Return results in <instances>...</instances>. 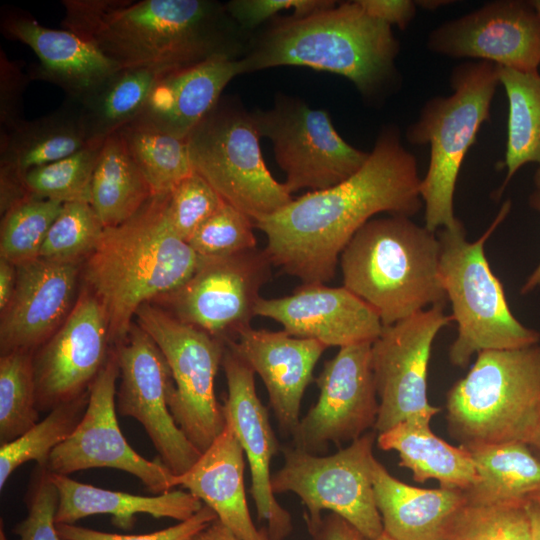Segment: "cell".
Listing matches in <instances>:
<instances>
[{
  "label": "cell",
  "mask_w": 540,
  "mask_h": 540,
  "mask_svg": "<svg viewBox=\"0 0 540 540\" xmlns=\"http://www.w3.org/2000/svg\"><path fill=\"white\" fill-rule=\"evenodd\" d=\"M477 479L464 490L467 503L526 502L540 492V459L525 442L510 441L467 448Z\"/></svg>",
  "instance_id": "31"
},
{
  "label": "cell",
  "mask_w": 540,
  "mask_h": 540,
  "mask_svg": "<svg viewBox=\"0 0 540 540\" xmlns=\"http://www.w3.org/2000/svg\"><path fill=\"white\" fill-rule=\"evenodd\" d=\"M254 221L224 202L190 238L188 244L202 259L222 258L256 248Z\"/></svg>",
  "instance_id": "42"
},
{
  "label": "cell",
  "mask_w": 540,
  "mask_h": 540,
  "mask_svg": "<svg viewBox=\"0 0 540 540\" xmlns=\"http://www.w3.org/2000/svg\"><path fill=\"white\" fill-rule=\"evenodd\" d=\"M372 343L342 347L316 380L320 394L291 434L294 447L323 452L329 443L352 442L374 430L379 400L371 358Z\"/></svg>",
  "instance_id": "17"
},
{
  "label": "cell",
  "mask_w": 540,
  "mask_h": 540,
  "mask_svg": "<svg viewBox=\"0 0 540 540\" xmlns=\"http://www.w3.org/2000/svg\"><path fill=\"white\" fill-rule=\"evenodd\" d=\"M399 49L391 26L367 14L355 0L304 17L274 18L249 37L239 61L242 74L279 66L335 73L374 100L384 97L398 78Z\"/></svg>",
  "instance_id": "3"
},
{
  "label": "cell",
  "mask_w": 540,
  "mask_h": 540,
  "mask_svg": "<svg viewBox=\"0 0 540 540\" xmlns=\"http://www.w3.org/2000/svg\"><path fill=\"white\" fill-rule=\"evenodd\" d=\"M34 351L15 350L0 357V443H9L39 422Z\"/></svg>",
  "instance_id": "37"
},
{
  "label": "cell",
  "mask_w": 540,
  "mask_h": 540,
  "mask_svg": "<svg viewBox=\"0 0 540 540\" xmlns=\"http://www.w3.org/2000/svg\"><path fill=\"white\" fill-rule=\"evenodd\" d=\"M439 259L437 232L409 217L390 215L363 225L339 261L343 286L387 327L430 307L445 306Z\"/></svg>",
  "instance_id": "5"
},
{
  "label": "cell",
  "mask_w": 540,
  "mask_h": 540,
  "mask_svg": "<svg viewBox=\"0 0 540 540\" xmlns=\"http://www.w3.org/2000/svg\"><path fill=\"white\" fill-rule=\"evenodd\" d=\"M62 27L121 68L160 75L216 57L240 59L248 39L213 0H62Z\"/></svg>",
  "instance_id": "2"
},
{
  "label": "cell",
  "mask_w": 540,
  "mask_h": 540,
  "mask_svg": "<svg viewBox=\"0 0 540 540\" xmlns=\"http://www.w3.org/2000/svg\"><path fill=\"white\" fill-rule=\"evenodd\" d=\"M241 74L239 59L216 57L162 76L137 118L186 140L217 105L228 83Z\"/></svg>",
  "instance_id": "26"
},
{
  "label": "cell",
  "mask_w": 540,
  "mask_h": 540,
  "mask_svg": "<svg viewBox=\"0 0 540 540\" xmlns=\"http://www.w3.org/2000/svg\"><path fill=\"white\" fill-rule=\"evenodd\" d=\"M135 320L169 365L173 385L167 401L176 424L203 453L226 424L214 388L226 343L151 303L139 308Z\"/></svg>",
  "instance_id": "11"
},
{
  "label": "cell",
  "mask_w": 540,
  "mask_h": 540,
  "mask_svg": "<svg viewBox=\"0 0 540 540\" xmlns=\"http://www.w3.org/2000/svg\"><path fill=\"white\" fill-rule=\"evenodd\" d=\"M16 265L0 258V310L9 303L16 284Z\"/></svg>",
  "instance_id": "50"
},
{
  "label": "cell",
  "mask_w": 540,
  "mask_h": 540,
  "mask_svg": "<svg viewBox=\"0 0 540 540\" xmlns=\"http://www.w3.org/2000/svg\"><path fill=\"white\" fill-rule=\"evenodd\" d=\"M172 485L198 497L239 540H272L251 518L244 486V451L228 419L195 464L173 476Z\"/></svg>",
  "instance_id": "25"
},
{
  "label": "cell",
  "mask_w": 540,
  "mask_h": 540,
  "mask_svg": "<svg viewBox=\"0 0 540 540\" xmlns=\"http://www.w3.org/2000/svg\"><path fill=\"white\" fill-rule=\"evenodd\" d=\"M511 206L510 200L505 201L476 241H467L461 221L437 231L439 277L457 324V337L448 352L455 367H466L471 357L482 351L523 348L540 341V332L523 325L511 312L484 251L485 242L505 220Z\"/></svg>",
  "instance_id": "7"
},
{
  "label": "cell",
  "mask_w": 540,
  "mask_h": 540,
  "mask_svg": "<svg viewBox=\"0 0 540 540\" xmlns=\"http://www.w3.org/2000/svg\"><path fill=\"white\" fill-rule=\"evenodd\" d=\"M531 449L536 450L538 453H540V426L534 433L533 437L531 438L530 442L528 443Z\"/></svg>",
  "instance_id": "55"
},
{
  "label": "cell",
  "mask_w": 540,
  "mask_h": 540,
  "mask_svg": "<svg viewBox=\"0 0 540 540\" xmlns=\"http://www.w3.org/2000/svg\"><path fill=\"white\" fill-rule=\"evenodd\" d=\"M193 540H239L218 519L198 533Z\"/></svg>",
  "instance_id": "52"
},
{
  "label": "cell",
  "mask_w": 540,
  "mask_h": 540,
  "mask_svg": "<svg viewBox=\"0 0 540 540\" xmlns=\"http://www.w3.org/2000/svg\"><path fill=\"white\" fill-rule=\"evenodd\" d=\"M525 508L530 521L532 540H540V502L528 499Z\"/></svg>",
  "instance_id": "53"
},
{
  "label": "cell",
  "mask_w": 540,
  "mask_h": 540,
  "mask_svg": "<svg viewBox=\"0 0 540 540\" xmlns=\"http://www.w3.org/2000/svg\"><path fill=\"white\" fill-rule=\"evenodd\" d=\"M0 30L10 40L29 46L39 59L28 69L31 80L60 87L67 100L79 102L95 91L121 66L93 44L65 30L42 26L28 12L5 9Z\"/></svg>",
  "instance_id": "23"
},
{
  "label": "cell",
  "mask_w": 540,
  "mask_h": 540,
  "mask_svg": "<svg viewBox=\"0 0 540 540\" xmlns=\"http://www.w3.org/2000/svg\"><path fill=\"white\" fill-rule=\"evenodd\" d=\"M533 181H534V185L536 187L535 190L540 191V163L538 164V167H537V169L535 171Z\"/></svg>",
  "instance_id": "56"
},
{
  "label": "cell",
  "mask_w": 540,
  "mask_h": 540,
  "mask_svg": "<svg viewBox=\"0 0 540 540\" xmlns=\"http://www.w3.org/2000/svg\"><path fill=\"white\" fill-rule=\"evenodd\" d=\"M531 3L540 15V0H532Z\"/></svg>",
  "instance_id": "58"
},
{
  "label": "cell",
  "mask_w": 540,
  "mask_h": 540,
  "mask_svg": "<svg viewBox=\"0 0 540 540\" xmlns=\"http://www.w3.org/2000/svg\"><path fill=\"white\" fill-rule=\"evenodd\" d=\"M370 16L392 26L405 29L416 14V1L411 0H357Z\"/></svg>",
  "instance_id": "48"
},
{
  "label": "cell",
  "mask_w": 540,
  "mask_h": 540,
  "mask_svg": "<svg viewBox=\"0 0 540 540\" xmlns=\"http://www.w3.org/2000/svg\"><path fill=\"white\" fill-rule=\"evenodd\" d=\"M377 445L396 451L401 467L412 472L416 482L436 480L440 487L466 490L477 479L469 450L453 446L436 436L430 424L404 421L377 435Z\"/></svg>",
  "instance_id": "30"
},
{
  "label": "cell",
  "mask_w": 540,
  "mask_h": 540,
  "mask_svg": "<svg viewBox=\"0 0 540 540\" xmlns=\"http://www.w3.org/2000/svg\"><path fill=\"white\" fill-rule=\"evenodd\" d=\"M223 203L213 187L193 172L171 190L167 217L174 231L188 242Z\"/></svg>",
  "instance_id": "43"
},
{
  "label": "cell",
  "mask_w": 540,
  "mask_h": 540,
  "mask_svg": "<svg viewBox=\"0 0 540 540\" xmlns=\"http://www.w3.org/2000/svg\"><path fill=\"white\" fill-rule=\"evenodd\" d=\"M314 538L316 540H366L357 529L334 513L325 517Z\"/></svg>",
  "instance_id": "49"
},
{
  "label": "cell",
  "mask_w": 540,
  "mask_h": 540,
  "mask_svg": "<svg viewBox=\"0 0 540 540\" xmlns=\"http://www.w3.org/2000/svg\"><path fill=\"white\" fill-rule=\"evenodd\" d=\"M23 62L11 60L0 49V136L25 121L22 117L24 91L31 80L23 71Z\"/></svg>",
  "instance_id": "47"
},
{
  "label": "cell",
  "mask_w": 540,
  "mask_h": 540,
  "mask_svg": "<svg viewBox=\"0 0 540 540\" xmlns=\"http://www.w3.org/2000/svg\"><path fill=\"white\" fill-rule=\"evenodd\" d=\"M498 77L508 100V119L503 161L506 176L497 197L521 167L540 163V72L498 66Z\"/></svg>",
  "instance_id": "34"
},
{
  "label": "cell",
  "mask_w": 540,
  "mask_h": 540,
  "mask_svg": "<svg viewBox=\"0 0 540 540\" xmlns=\"http://www.w3.org/2000/svg\"><path fill=\"white\" fill-rule=\"evenodd\" d=\"M525 503L466 502L450 519L444 540H532Z\"/></svg>",
  "instance_id": "40"
},
{
  "label": "cell",
  "mask_w": 540,
  "mask_h": 540,
  "mask_svg": "<svg viewBox=\"0 0 540 540\" xmlns=\"http://www.w3.org/2000/svg\"><path fill=\"white\" fill-rule=\"evenodd\" d=\"M453 321L443 306H433L383 328L372 343L371 358L379 412L374 431L383 433L404 421L431 423L441 408L427 398V373L437 334Z\"/></svg>",
  "instance_id": "13"
},
{
  "label": "cell",
  "mask_w": 540,
  "mask_h": 540,
  "mask_svg": "<svg viewBox=\"0 0 540 540\" xmlns=\"http://www.w3.org/2000/svg\"><path fill=\"white\" fill-rule=\"evenodd\" d=\"M154 195L118 132L101 147L91 184V201L104 228L134 216Z\"/></svg>",
  "instance_id": "32"
},
{
  "label": "cell",
  "mask_w": 540,
  "mask_h": 540,
  "mask_svg": "<svg viewBox=\"0 0 540 540\" xmlns=\"http://www.w3.org/2000/svg\"><path fill=\"white\" fill-rule=\"evenodd\" d=\"M253 116L260 136L272 142L291 194L330 188L357 172L368 158L369 152L338 134L326 110L298 98L277 94L272 108L256 110Z\"/></svg>",
  "instance_id": "12"
},
{
  "label": "cell",
  "mask_w": 540,
  "mask_h": 540,
  "mask_svg": "<svg viewBox=\"0 0 540 540\" xmlns=\"http://www.w3.org/2000/svg\"><path fill=\"white\" fill-rule=\"evenodd\" d=\"M89 144L76 103L65 100L52 113L24 121L0 136V179L23 185L31 169L68 157Z\"/></svg>",
  "instance_id": "29"
},
{
  "label": "cell",
  "mask_w": 540,
  "mask_h": 540,
  "mask_svg": "<svg viewBox=\"0 0 540 540\" xmlns=\"http://www.w3.org/2000/svg\"><path fill=\"white\" fill-rule=\"evenodd\" d=\"M258 374L282 431L292 434L300 421L304 392L323 352V343L283 331L243 329L226 344Z\"/></svg>",
  "instance_id": "24"
},
{
  "label": "cell",
  "mask_w": 540,
  "mask_h": 540,
  "mask_svg": "<svg viewBox=\"0 0 540 540\" xmlns=\"http://www.w3.org/2000/svg\"><path fill=\"white\" fill-rule=\"evenodd\" d=\"M109 345L103 307L84 287L63 324L34 352L39 412L87 392L112 352Z\"/></svg>",
  "instance_id": "19"
},
{
  "label": "cell",
  "mask_w": 540,
  "mask_h": 540,
  "mask_svg": "<svg viewBox=\"0 0 540 540\" xmlns=\"http://www.w3.org/2000/svg\"><path fill=\"white\" fill-rule=\"evenodd\" d=\"M332 0H231L226 11L237 26L249 33L281 11L292 10L293 16L304 17L336 4Z\"/></svg>",
  "instance_id": "46"
},
{
  "label": "cell",
  "mask_w": 540,
  "mask_h": 540,
  "mask_svg": "<svg viewBox=\"0 0 540 540\" xmlns=\"http://www.w3.org/2000/svg\"><path fill=\"white\" fill-rule=\"evenodd\" d=\"M427 47L443 56L472 58L520 72H537L540 15L531 1H492L432 30Z\"/></svg>",
  "instance_id": "18"
},
{
  "label": "cell",
  "mask_w": 540,
  "mask_h": 540,
  "mask_svg": "<svg viewBox=\"0 0 540 540\" xmlns=\"http://www.w3.org/2000/svg\"><path fill=\"white\" fill-rule=\"evenodd\" d=\"M103 231L104 226L89 202L64 203L38 258L80 265L93 252Z\"/></svg>",
  "instance_id": "41"
},
{
  "label": "cell",
  "mask_w": 540,
  "mask_h": 540,
  "mask_svg": "<svg viewBox=\"0 0 540 540\" xmlns=\"http://www.w3.org/2000/svg\"><path fill=\"white\" fill-rule=\"evenodd\" d=\"M530 499H534V500H537L540 502V492H538L536 495H534L532 498Z\"/></svg>",
  "instance_id": "59"
},
{
  "label": "cell",
  "mask_w": 540,
  "mask_h": 540,
  "mask_svg": "<svg viewBox=\"0 0 540 540\" xmlns=\"http://www.w3.org/2000/svg\"><path fill=\"white\" fill-rule=\"evenodd\" d=\"M89 401V390L52 409L23 435L0 448V489L10 475L27 461L47 467L51 452L65 441L81 421Z\"/></svg>",
  "instance_id": "36"
},
{
  "label": "cell",
  "mask_w": 540,
  "mask_h": 540,
  "mask_svg": "<svg viewBox=\"0 0 540 540\" xmlns=\"http://www.w3.org/2000/svg\"><path fill=\"white\" fill-rule=\"evenodd\" d=\"M416 157L395 125L383 127L362 167L346 180L310 191L254 222L267 238L271 263L303 284L335 276L340 255L356 232L379 213L412 217L423 202Z\"/></svg>",
  "instance_id": "1"
},
{
  "label": "cell",
  "mask_w": 540,
  "mask_h": 540,
  "mask_svg": "<svg viewBox=\"0 0 540 540\" xmlns=\"http://www.w3.org/2000/svg\"><path fill=\"white\" fill-rule=\"evenodd\" d=\"M218 519L208 506L203 507L192 517L153 533L140 535H121L107 533L73 524H56L61 540H193L194 537Z\"/></svg>",
  "instance_id": "45"
},
{
  "label": "cell",
  "mask_w": 540,
  "mask_h": 540,
  "mask_svg": "<svg viewBox=\"0 0 540 540\" xmlns=\"http://www.w3.org/2000/svg\"><path fill=\"white\" fill-rule=\"evenodd\" d=\"M271 264L266 252L257 248L222 258H201L193 276L163 299L177 319L227 344L251 327Z\"/></svg>",
  "instance_id": "14"
},
{
  "label": "cell",
  "mask_w": 540,
  "mask_h": 540,
  "mask_svg": "<svg viewBox=\"0 0 540 540\" xmlns=\"http://www.w3.org/2000/svg\"><path fill=\"white\" fill-rule=\"evenodd\" d=\"M377 435L374 430L368 431L327 456L294 446L281 448L284 464L271 475L272 491L293 492L300 498L313 537L321 528L323 510L346 520L366 539H375L384 532L373 489V446Z\"/></svg>",
  "instance_id": "10"
},
{
  "label": "cell",
  "mask_w": 540,
  "mask_h": 540,
  "mask_svg": "<svg viewBox=\"0 0 540 540\" xmlns=\"http://www.w3.org/2000/svg\"><path fill=\"white\" fill-rule=\"evenodd\" d=\"M529 205L531 208L540 213V191L534 190V192L529 196ZM540 286V262L531 272V274L526 278L523 283L520 293L522 295L529 294L536 288Z\"/></svg>",
  "instance_id": "51"
},
{
  "label": "cell",
  "mask_w": 540,
  "mask_h": 540,
  "mask_svg": "<svg viewBox=\"0 0 540 540\" xmlns=\"http://www.w3.org/2000/svg\"><path fill=\"white\" fill-rule=\"evenodd\" d=\"M260 138L253 112L224 97L186 139L193 171L254 222L293 200L267 169Z\"/></svg>",
  "instance_id": "9"
},
{
  "label": "cell",
  "mask_w": 540,
  "mask_h": 540,
  "mask_svg": "<svg viewBox=\"0 0 540 540\" xmlns=\"http://www.w3.org/2000/svg\"><path fill=\"white\" fill-rule=\"evenodd\" d=\"M452 93L429 99L418 119L406 131L413 145H430L427 172L421 179L424 226L437 232L460 220L454 214V193L465 155L490 107L499 82L498 66L486 61H467L454 67Z\"/></svg>",
  "instance_id": "8"
},
{
  "label": "cell",
  "mask_w": 540,
  "mask_h": 540,
  "mask_svg": "<svg viewBox=\"0 0 540 540\" xmlns=\"http://www.w3.org/2000/svg\"><path fill=\"white\" fill-rule=\"evenodd\" d=\"M154 195L165 194L194 171L187 142L140 118L117 131Z\"/></svg>",
  "instance_id": "35"
},
{
  "label": "cell",
  "mask_w": 540,
  "mask_h": 540,
  "mask_svg": "<svg viewBox=\"0 0 540 540\" xmlns=\"http://www.w3.org/2000/svg\"><path fill=\"white\" fill-rule=\"evenodd\" d=\"M114 351L120 371L117 412L136 419L144 427L161 461L174 475L185 473L202 453L169 410L167 396L173 381L163 353L136 323Z\"/></svg>",
  "instance_id": "15"
},
{
  "label": "cell",
  "mask_w": 540,
  "mask_h": 540,
  "mask_svg": "<svg viewBox=\"0 0 540 540\" xmlns=\"http://www.w3.org/2000/svg\"><path fill=\"white\" fill-rule=\"evenodd\" d=\"M449 1H416L417 6L425 7L426 9H436L441 5H447Z\"/></svg>",
  "instance_id": "54"
},
{
  "label": "cell",
  "mask_w": 540,
  "mask_h": 540,
  "mask_svg": "<svg viewBox=\"0 0 540 540\" xmlns=\"http://www.w3.org/2000/svg\"><path fill=\"white\" fill-rule=\"evenodd\" d=\"M63 204L28 196L9 208L1 221L0 258L16 266L38 258Z\"/></svg>",
  "instance_id": "39"
},
{
  "label": "cell",
  "mask_w": 540,
  "mask_h": 540,
  "mask_svg": "<svg viewBox=\"0 0 540 540\" xmlns=\"http://www.w3.org/2000/svg\"><path fill=\"white\" fill-rule=\"evenodd\" d=\"M373 489L383 531L395 540H444L450 519L467 502L460 489L408 485L376 458Z\"/></svg>",
  "instance_id": "27"
},
{
  "label": "cell",
  "mask_w": 540,
  "mask_h": 540,
  "mask_svg": "<svg viewBox=\"0 0 540 540\" xmlns=\"http://www.w3.org/2000/svg\"><path fill=\"white\" fill-rule=\"evenodd\" d=\"M16 284L1 311V355L36 351L63 324L75 305L79 264L36 258L16 266Z\"/></svg>",
  "instance_id": "22"
},
{
  "label": "cell",
  "mask_w": 540,
  "mask_h": 540,
  "mask_svg": "<svg viewBox=\"0 0 540 540\" xmlns=\"http://www.w3.org/2000/svg\"><path fill=\"white\" fill-rule=\"evenodd\" d=\"M102 144H89L68 157L31 169L22 179L27 194L61 203H90L92 179Z\"/></svg>",
  "instance_id": "38"
},
{
  "label": "cell",
  "mask_w": 540,
  "mask_h": 540,
  "mask_svg": "<svg viewBox=\"0 0 540 540\" xmlns=\"http://www.w3.org/2000/svg\"><path fill=\"white\" fill-rule=\"evenodd\" d=\"M169 194L153 195L130 219L104 228L84 261L85 288L103 307L113 349L126 339L143 304L179 290L201 263L169 223Z\"/></svg>",
  "instance_id": "4"
},
{
  "label": "cell",
  "mask_w": 540,
  "mask_h": 540,
  "mask_svg": "<svg viewBox=\"0 0 540 540\" xmlns=\"http://www.w3.org/2000/svg\"><path fill=\"white\" fill-rule=\"evenodd\" d=\"M50 479L59 496L56 524H73L90 515L110 514L116 527L130 530L136 514L181 522L203 507L202 501L189 491L170 490L154 496H141L98 488L51 472Z\"/></svg>",
  "instance_id": "28"
},
{
  "label": "cell",
  "mask_w": 540,
  "mask_h": 540,
  "mask_svg": "<svg viewBox=\"0 0 540 540\" xmlns=\"http://www.w3.org/2000/svg\"><path fill=\"white\" fill-rule=\"evenodd\" d=\"M160 77L148 69L122 68L91 94L74 102L89 142L103 143L135 120Z\"/></svg>",
  "instance_id": "33"
},
{
  "label": "cell",
  "mask_w": 540,
  "mask_h": 540,
  "mask_svg": "<svg viewBox=\"0 0 540 540\" xmlns=\"http://www.w3.org/2000/svg\"><path fill=\"white\" fill-rule=\"evenodd\" d=\"M366 540H369V539H366ZM372 540H395V539L391 538L390 536H388L386 533L383 532L379 537Z\"/></svg>",
  "instance_id": "57"
},
{
  "label": "cell",
  "mask_w": 540,
  "mask_h": 540,
  "mask_svg": "<svg viewBox=\"0 0 540 540\" xmlns=\"http://www.w3.org/2000/svg\"><path fill=\"white\" fill-rule=\"evenodd\" d=\"M119 365L114 349L89 388L86 411L73 433L50 454L47 469L68 476L97 467L115 468L137 477L153 494L172 490L174 474L158 456L147 460L123 436L116 415Z\"/></svg>",
  "instance_id": "16"
},
{
  "label": "cell",
  "mask_w": 540,
  "mask_h": 540,
  "mask_svg": "<svg viewBox=\"0 0 540 540\" xmlns=\"http://www.w3.org/2000/svg\"><path fill=\"white\" fill-rule=\"evenodd\" d=\"M255 312L279 322L291 336L327 347L373 343L384 328L378 314L344 286L303 284L289 296L261 297Z\"/></svg>",
  "instance_id": "21"
},
{
  "label": "cell",
  "mask_w": 540,
  "mask_h": 540,
  "mask_svg": "<svg viewBox=\"0 0 540 540\" xmlns=\"http://www.w3.org/2000/svg\"><path fill=\"white\" fill-rule=\"evenodd\" d=\"M58 501L50 472L37 465L25 498L27 515L13 529L19 540H61L55 523Z\"/></svg>",
  "instance_id": "44"
},
{
  "label": "cell",
  "mask_w": 540,
  "mask_h": 540,
  "mask_svg": "<svg viewBox=\"0 0 540 540\" xmlns=\"http://www.w3.org/2000/svg\"><path fill=\"white\" fill-rule=\"evenodd\" d=\"M227 397L223 412L235 431L247 457L250 473V493L258 520L266 521L272 540H283L292 531V519L275 498L271 488L270 464L281 450L270 424L267 408L258 398L254 371L227 345L222 365Z\"/></svg>",
  "instance_id": "20"
},
{
  "label": "cell",
  "mask_w": 540,
  "mask_h": 540,
  "mask_svg": "<svg viewBox=\"0 0 540 540\" xmlns=\"http://www.w3.org/2000/svg\"><path fill=\"white\" fill-rule=\"evenodd\" d=\"M445 409L449 434L465 448L528 444L540 426V345L478 353Z\"/></svg>",
  "instance_id": "6"
}]
</instances>
